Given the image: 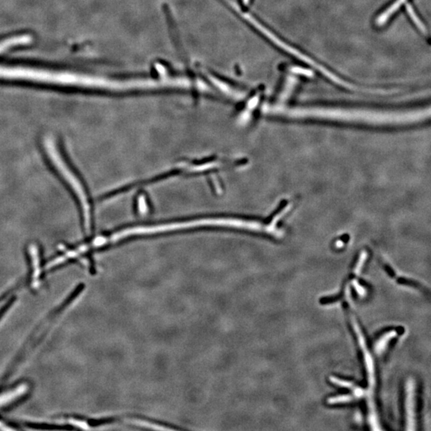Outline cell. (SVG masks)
Masks as SVG:
<instances>
[{
	"label": "cell",
	"mask_w": 431,
	"mask_h": 431,
	"mask_svg": "<svg viewBox=\"0 0 431 431\" xmlns=\"http://www.w3.org/2000/svg\"><path fill=\"white\" fill-rule=\"evenodd\" d=\"M406 11H407V13L409 14V16L411 18V20L414 21V24L417 26L418 29L422 33L427 35V30H426V28H425V26L422 24V22L421 21L418 16L416 15L415 12H414V9H413L410 4H406Z\"/></svg>",
	"instance_id": "10"
},
{
	"label": "cell",
	"mask_w": 431,
	"mask_h": 431,
	"mask_svg": "<svg viewBox=\"0 0 431 431\" xmlns=\"http://www.w3.org/2000/svg\"><path fill=\"white\" fill-rule=\"evenodd\" d=\"M28 254L30 255L32 268V285L34 288H36L39 284L41 275L40 257L38 246L35 244H31L28 247Z\"/></svg>",
	"instance_id": "6"
},
{
	"label": "cell",
	"mask_w": 431,
	"mask_h": 431,
	"mask_svg": "<svg viewBox=\"0 0 431 431\" xmlns=\"http://www.w3.org/2000/svg\"><path fill=\"white\" fill-rule=\"evenodd\" d=\"M42 144L45 156L48 160L50 166L52 167L72 195L74 196L81 213L84 229L87 233H91L93 222L92 208L89 194L87 193L83 182L81 181L75 168L72 166L70 161L66 158L58 141L53 136L50 134L45 135Z\"/></svg>",
	"instance_id": "2"
},
{
	"label": "cell",
	"mask_w": 431,
	"mask_h": 431,
	"mask_svg": "<svg viewBox=\"0 0 431 431\" xmlns=\"http://www.w3.org/2000/svg\"><path fill=\"white\" fill-rule=\"evenodd\" d=\"M297 82L298 79L296 77H293V76H288L284 91H283L282 94H281V99L283 100H285L287 98L289 97V95L292 93Z\"/></svg>",
	"instance_id": "11"
},
{
	"label": "cell",
	"mask_w": 431,
	"mask_h": 431,
	"mask_svg": "<svg viewBox=\"0 0 431 431\" xmlns=\"http://www.w3.org/2000/svg\"><path fill=\"white\" fill-rule=\"evenodd\" d=\"M0 427L2 428V429H3V428H4V425H3V424L1 423V422H0Z\"/></svg>",
	"instance_id": "15"
},
{
	"label": "cell",
	"mask_w": 431,
	"mask_h": 431,
	"mask_svg": "<svg viewBox=\"0 0 431 431\" xmlns=\"http://www.w3.org/2000/svg\"><path fill=\"white\" fill-rule=\"evenodd\" d=\"M0 78L98 89L122 90L131 87L130 83L107 79L104 77L19 66H0Z\"/></svg>",
	"instance_id": "1"
},
{
	"label": "cell",
	"mask_w": 431,
	"mask_h": 431,
	"mask_svg": "<svg viewBox=\"0 0 431 431\" xmlns=\"http://www.w3.org/2000/svg\"><path fill=\"white\" fill-rule=\"evenodd\" d=\"M242 16H244L247 21L250 22L255 28H257L261 31V33L264 34L268 39H270L275 44L277 45L278 47H281V48L289 53V54H292L293 56L296 57V58H299L300 60L308 64L309 66H312V67L315 68L316 70H319L323 75L326 76V77H328L329 79H331V81H334V83L338 84V85H341V87H345L347 89L352 90V91H364L365 92H368V93L370 92V93L372 94H380V95H383V91H382V90H362L360 89V87L352 85V84L349 83L348 81H345L344 80L341 79L340 77H338V76L333 74L332 72L327 70L323 66H321L320 64L318 63L316 61L311 59L310 57L307 56L306 54L300 52V50H296L294 47H291L289 45L287 44L285 42L281 40L280 38L277 37V35H275L273 32L267 29L266 27H264L262 24H260L259 22L257 20H255L252 16H250V15L247 13H242Z\"/></svg>",
	"instance_id": "4"
},
{
	"label": "cell",
	"mask_w": 431,
	"mask_h": 431,
	"mask_svg": "<svg viewBox=\"0 0 431 431\" xmlns=\"http://www.w3.org/2000/svg\"><path fill=\"white\" fill-rule=\"evenodd\" d=\"M415 383L409 379L406 383V412L407 429H415Z\"/></svg>",
	"instance_id": "5"
},
{
	"label": "cell",
	"mask_w": 431,
	"mask_h": 431,
	"mask_svg": "<svg viewBox=\"0 0 431 431\" xmlns=\"http://www.w3.org/2000/svg\"><path fill=\"white\" fill-rule=\"evenodd\" d=\"M27 391V385L22 384L17 388L15 389L13 391L10 392L6 393V394L0 395V406L6 404L9 402H12L15 398H19L21 396L22 394H24Z\"/></svg>",
	"instance_id": "9"
},
{
	"label": "cell",
	"mask_w": 431,
	"mask_h": 431,
	"mask_svg": "<svg viewBox=\"0 0 431 431\" xmlns=\"http://www.w3.org/2000/svg\"><path fill=\"white\" fill-rule=\"evenodd\" d=\"M289 70H290V71L292 72V74H300V75H304L308 77H313L314 76L313 71L311 70H308V69H306V68L299 67V66H292V67H291Z\"/></svg>",
	"instance_id": "13"
},
{
	"label": "cell",
	"mask_w": 431,
	"mask_h": 431,
	"mask_svg": "<svg viewBox=\"0 0 431 431\" xmlns=\"http://www.w3.org/2000/svg\"><path fill=\"white\" fill-rule=\"evenodd\" d=\"M406 1L407 0H395L391 6L387 8V10H385L378 16L377 19L375 20L376 25L378 27H382V26L385 25L386 23L390 20V18L399 9V8L402 7V4H406Z\"/></svg>",
	"instance_id": "8"
},
{
	"label": "cell",
	"mask_w": 431,
	"mask_h": 431,
	"mask_svg": "<svg viewBox=\"0 0 431 431\" xmlns=\"http://www.w3.org/2000/svg\"><path fill=\"white\" fill-rule=\"evenodd\" d=\"M275 113L284 114L289 117H316V118H336L342 120L367 121V122H410L423 118L424 115L429 114L424 111L407 114H392V113H379L375 111H362V110H344L333 108H277Z\"/></svg>",
	"instance_id": "3"
},
{
	"label": "cell",
	"mask_w": 431,
	"mask_h": 431,
	"mask_svg": "<svg viewBox=\"0 0 431 431\" xmlns=\"http://www.w3.org/2000/svg\"><path fill=\"white\" fill-rule=\"evenodd\" d=\"M395 334H396L395 331H390L387 334H384V336L381 339H379V341H378L377 344L375 347V350L379 354L384 350L386 344H387V342L392 337L395 336Z\"/></svg>",
	"instance_id": "12"
},
{
	"label": "cell",
	"mask_w": 431,
	"mask_h": 431,
	"mask_svg": "<svg viewBox=\"0 0 431 431\" xmlns=\"http://www.w3.org/2000/svg\"><path fill=\"white\" fill-rule=\"evenodd\" d=\"M32 37L31 35H24L13 36L0 42V53L4 52L12 47H17L20 45H26L31 43Z\"/></svg>",
	"instance_id": "7"
},
{
	"label": "cell",
	"mask_w": 431,
	"mask_h": 431,
	"mask_svg": "<svg viewBox=\"0 0 431 431\" xmlns=\"http://www.w3.org/2000/svg\"><path fill=\"white\" fill-rule=\"evenodd\" d=\"M12 302H13V300H11L10 302H8V304H7L6 305L4 306V308H3L2 309L0 310V319H1V318H2L3 315L5 314V312H6L7 310L8 309V308H9V307H11V305H12Z\"/></svg>",
	"instance_id": "14"
}]
</instances>
